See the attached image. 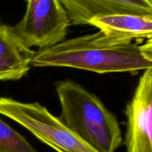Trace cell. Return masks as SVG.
Wrapping results in <instances>:
<instances>
[{"label":"cell","mask_w":152,"mask_h":152,"mask_svg":"<svg viewBox=\"0 0 152 152\" xmlns=\"http://www.w3.org/2000/svg\"><path fill=\"white\" fill-rule=\"evenodd\" d=\"M61 106L58 118L96 152H115L123 143L117 117L97 96L70 79L55 83Z\"/></svg>","instance_id":"obj_2"},{"label":"cell","mask_w":152,"mask_h":152,"mask_svg":"<svg viewBox=\"0 0 152 152\" xmlns=\"http://www.w3.org/2000/svg\"><path fill=\"white\" fill-rule=\"evenodd\" d=\"M0 114L31 132L57 152H96L39 102H22L0 96Z\"/></svg>","instance_id":"obj_3"},{"label":"cell","mask_w":152,"mask_h":152,"mask_svg":"<svg viewBox=\"0 0 152 152\" xmlns=\"http://www.w3.org/2000/svg\"><path fill=\"white\" fill-rule=\"evenodd\" d=\"M88 25L113 38L132 41L152 39V16L120 13L96 16Z\"/></svg>","instance_id":"obj_8"},{"label":"cell","mask_w":152,"mask_h":152,"mask_svg":"<svg viewBox=\"0 0 152 152\" xmlns=\"http://www.w3.org/2000/svg\"><path fill=\"white\" fill-rule=\"evenodd\" d=\"M35 51L23 43L13 26L0 19V82L16 81L31 68Z\"/></svg>","instance_id":"obj_7"},{"label":"cell","mask_w":152,"mask_h":152,"mask_svg":"<svg viewBox=\"0 0 152 152\" xmlns=\"http://www.w3.org/2000/svg\"><path fill=\"white\" fill-rule=\"evenodd\" d=\"M26 10L13 29L28 48L51 47L64 41L71 25L59 0H25Z\"/></svg>","instance_id":"obj_4"},{"label":"cell","mask_w":152,"mask_h":152,"mask_svg":"<svg viewBox=\"0 0 152 152\" xmlns=\"http://www.w3.org/2000/svg\"><path fill=\"white\" fill-rule=\"evenodd\" d=\"M71 25H88L96 16L112 14L152 16V2L148 0H59Z\"/></svg>","instance_id":"obj_6"},{"label":"cell","mask_w":152,"mask_h":152,"mask_svg":"<svg viewBox=\"0 0 152 152\" xmlns=\"http://www.w3.org/2000/svg\"><path fill=\"white\" fill-rule=\"evenodd\" d=\"M125 114L126 152H152V68L141 75Z\"/></svg>","instance_id":"obj_5"},{"label":"cell","mask_w":152,"mask_h":152,"mask_svg":"<svg viewBox=\"0 0 152 152\" xmlns=\"http://www.w3.org/2000/svg\"><path fill=\"white\" fill-rule=\"evenodd\" d=\"M0 152H38L26 138L0 119Z\"/></svg>","instance_id":"obj_9"},{"label":"cell","mask_w":152,"mask_h":152,"mask_svg":"<svg viewBox=\"0 0 152 152\" xmlns=\"http://www.w3.org/2000/svg\"><path fill=\"white\" fill-rule=\"evenodd\" d=\"M31 67H67L97 74L136 73L152 68V39L113 38L101 31L64 40L35 51Z\"/></svg>","instance_id":"obj_1"},{"label":"cell","mask_w":152,"mask_h":152,"mask_svg":"<svg viewBox=\"0 0 152 152\" xmlns=\"http://www.w3.org/2000/svg\"><path fill=\"white\" fill-rule=\"evenodd\" d=\"M148 1H150V2H152V0H148Z\"/></svg>","instance_id":"obj_10"}]
</instances>
